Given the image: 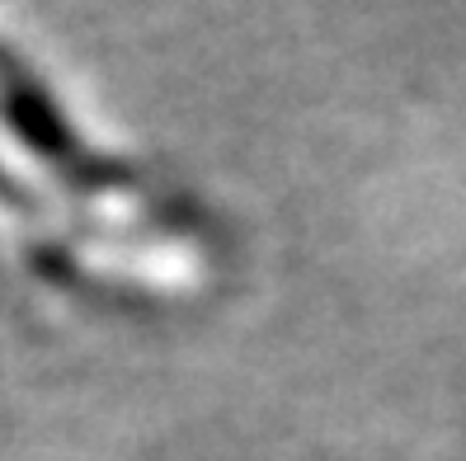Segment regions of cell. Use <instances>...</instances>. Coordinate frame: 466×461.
<instances>
[{
	"instance_id": "obj_1",
	"label": "cell",
	"mask_w": 466,
	"mask_h": 461,
	"mask_svg": "<svg viewBox=\"0 0 466 461\" xmlns=\"http://www.w3.org/2000/svg\"><path fill=\"white\" fill-rule=\"evenodd\" d=\"M0 123L10 127V137L38 155L47 170H57L62 184L80 188V194H104V188H127V175L114 160L95 155L86 142L76 137V127L66 123V114L38 80L24 71V62H15L0 47Z\"/></svg>"
},
{
	"instance_id": "obj_2",
	"label": "cell",
	"mask_w": 466,
	"mask_h": 461,
	"mask_svg": "<svg viewBox=\"0 0 466 461\" xmlns=\"http://www.w3.org/2000/svg\"><path fill=\"white\" fill-rule=\"evenodd\" d=\"M0 203H10V207H24V212L34 207V198H29V188H24V184H15V179L5 175V165H0Z\"/></svg>"
}]
</instances>
